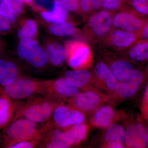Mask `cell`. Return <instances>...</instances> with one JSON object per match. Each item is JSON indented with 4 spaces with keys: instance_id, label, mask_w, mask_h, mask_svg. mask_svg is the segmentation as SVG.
Here are the masks:
<instances>
[{
    "instance_id": "obj_1",
    "label": "cell",
    "mask_w": 148,
    "mask_h": 148,
    "mask_svg": "<svg viewBox=\"0 0 148 148\" xmlns=\"http://www.w3.org/2000/svg\"><path fill=\"white\" fill-rule=\"evenodd\" d=\"M49 125V122L42 126L23 118L13 121L1 131V146L8 148L14 143L24 140H36L41 142Z\"/></svg>"
},
{
    "instance_id": "obj_2",
    "label": "cell",
    "mask_w": 148,
    "mask_h": 148,
    "mask_svg": "<svg viewBox=\"0 0 148 148\" xmlns=\"http://www.w3.org/2000/svg\"><path fill=\"white\" fill-rule=\"evenodd\" d=\"M58 104L44 95H35L28 98L26 102H22L11 122L23 118L38 124L45 123L50 119L53 110Z\"/></svg>"
},
{
    "instance_id": "obj_3",
    "label": "cell",
    "mask_w": 148,
    "mask_h": 148,
    "mask_svg": "<svg viewBox=\"0 0 148 148\" xmlns=\"http://www.w3.org/2000/svg\"><path fill=\"white\" fill-rule=\"evenodd\" d=\"M61 103L79 111L86 116H90L101 106L109 104V99L108 95L95 88L82 91Z\"/></svg>"
},
{
    "instance_id": "obj_4",
    "label": "cell",
    "mask_w": 148,
    "mask_h": 148,
    "mask_svg": "<svg viewBox=\"0 0 148 148\" xmlns=\"http://www.w3.org/2000/svg\"><path fill=\"white\" fill-rule=\"evenodd\" d=\"M16 53L20 59L38 70L45 69L49 63L45 49L35 38L19 40Z\"/></svg>"
},
{
    "instance_id": "obj_5",
    "label": "cell",
    "mask_w": 148,
    "mask_h": 148,
    "mask_svg": "<svg viewBox=\"0 0 148 148\" xmlns=\"http://www.w3.org/2000/svg\"><path fill=\"white\" fill-rule=\"evenodd\" d=\"M43 83V80L35 79L22 75L10 84L1 88L12 100L20 101L35 95H42Z\"/></svg>"
},
{
    "instance_id": "obj_6",
    "label": "cell",
    "mask_w": 148,
    "mask_h": 148,
    "mask_svg": "<svg viewBox=\"0 0 148 148\" xmlns=\"http://www.w3.org/2000/svg\"><path fill=\"white\" fill-rule=\"evenodd\" d=\"M67 52V61L72 70L89 69L93 62L91 47L81 41H67L64 45Z\"/></svg>"
},
{
    "instance_id": "obj_7",
    "label": "cell",
    "mask_w": 148,
    "mask_h": 148,
    "mask_svg": "<svg viewBox=\"0 0 148 148\" xmlns=\"http://www.w3.org/2000/svg\"><path fill=\"white\" fill-rule=\"evenodd\" d=\"M144 79L143 71L135 69L129 76L119 82L116 90L108 96L109 104L115 106L133 97L142 86Z\"/></svg>"
},
{
    "instance_id": "obj_8",
    "label": "cell",
    "mask_w": 148,
    "mask_h": 148,
    "mask_svg": "<svg viewBox=\"0 0 148 148\" xmlns=\"http://www.w3.org/2000/svg\"><path fill=\"white\" fill-rule=\"evenodd\" d=\"M113 14L103 9L92 12L84 27L87 37L93 41L98 42L103 39L112 28Z\"/></svg>"
},
{
    "instance_id": "obj_9",
    "label": "cell",
    "mask_w": 148,
    "mask_h": 148,
    "mask_svg": "<svg viewBox=\"0 0 148 148\" xmlns=\"http://www.w3.org/2000/svg\"><path fill=\"white\" fill-rule=\"evenodd\" d=\"M82 91L69 84L63 77L56 79L44 80L42 95L60 103Z\"/></svg>"
},
{
    "instance_id": "obj_10",
    "label": "cell",
    "mask_w": 148,
    "mask_h": 148,
    "mask_svg": "<svg viewBox=\"0 0 148 148\" xmlns=\"http://www.w3.org/2000/svg\"><path fill=\"white\" fill-rule=\"evenodd\" d=\"M146 18L139 16L125 5L113 15L112 28L130 33H139L144 26Z\"/></svg>"
},
{
    "instance_id": "obj_11",
    "label": "cell",
    "mask_w": 148,
    "mask_h": 148,
    "mask_svg": "<svg viewBox=\"0 0 148 148\" xmlns=\"http://www.w3.org/2000/svg\"><path fill=\"white\" fill-rule=\"evenodd\" d=\"M92 74L94 86L108 96L112 95L117 88L119 81L102 59L97 61Z\"/></svg>"
},
{
    "instance_id": "obj_12",
    "label": "cell",
    "mask_w": 148,
    "mask_h": 148,
    "mask_svg": "<svg viewBox=\"0 0 148 148\" xmlns=\"http://www.w3.org/2000/svg\"><path fill=\"white\" fill-rule=\"evenodd\" d=\"M86 116L75 109L58 103L53 110L51 121L56 127L61 129L85 122Z\"/></svg>"
},
{
    "instance_id": "obj_13",
    "label": "cell",
    "mask_w": 148,
    "mask_h": 148,
    "mask_svg": "<svg viewBox=\"0 0 148 148\" xmlns=\"http://www.w3.org/2000/svg\"><path fill=\"white\" fill-rule=\"evenodd\" d=\"M139 33H130L112 28L99 43L114 50L123 51L139 40Z\"/></svg>"
},
{
    "instance_id": "obj_14",
    "label": "cell",
    "mask_w": 148,
    "mask_h": 148,
    "mask_svg": "<svg viewBox=\"0 0 148 148\" xmlns=\"http://www.w3.org/2000/svg\"><path fill=\"white\" fill-rule=\"evenodd\" d=\"M121 119L125 124V148H144L147 147V129L140 123L130 122L123 115Z\"/></svg>"
},
{
    "instance_id": "obj_15",
    "label": "cell",
    "mask_w": 148,
    "mask_h": 148,
    "mask_svg": "<svg viewBox=\"0 0 148 148\" xmlns=\"http://www.w3.org/2000/svg\"><path fill=\"white\" fill-rule=\"evenodd\" d=\"M102 57V60L119 82L127 77L135 70L132 63L121 56H119L108 51H104Z\"/></svg>"
},
{
    "instance_id": "obj_16",
    "label": "cell",
    "mask_w": 148,
    "mask_h": 148,
    "mask_svg": "<svg viewBox=\"0 0 148 148\" xmlns=\"http://www.w3.org/2000/svg\"><path fill=\"white\" fill-rule=\"evenodd\" d=\"M121 111H116L112 105H103L90 115L89 124L91 127L106 129L121 119Z\"/></svg>"
},
{
    "instance_id": "obj_17",
    "label": "cell",
    "mask_w": 148,
    "mask_h": 148,
    "mask_svg": "<svg viewBox=\"0 0 148 148\" xmlns=\"http://www.w3.org/2000/svg\"><path fill=\"white\" fill-rule=\"evenodd\" d=\"M63 77L69 84L82 91L97 88L93 84L92 72L88 69L68 71L65 72Z\"/></svg>"
},
{
    "instance_id": "obj_18",
    "label": "cell",
    "mask_w": 148,
    "mask_h": 148,
    "mask_svg": "<svg viewBox=\"0 0 148 148\" xmlns=\"http://www.w3.org/2000/svg\"><path fill=\"white\" fill-rule=\"evenodd\" d=\"M72 146L71 143L64 131L51 122L38 147L68 148Z\"/></svg>"
},
{
    "instance_id": "obj_19",
    "label": "cell",
    "mask_w": 148,
    "mask_h": 148,
    "mask_svg": "<svg viewBox=\"0 0 148 148\" xmlns=\"http://www.w3.org/2000/svg\"><path fill=\"white\" fill-rule=\"evenodd\" d=\"M101 146L103 148H125L124 128L121 125L114 123L104 129Z\"/></svg>"
},
{
    "instance_id": "obj_20",
    "label": "cell",
    "mask_w": 148,
    "mask_h": 148,
    "mask_svg": "<svg viewBox=\"0 0 148 148\" xmlns=\"http://www.w3.org/2000/svg\"><path fill=\"white\" fill-rule=\"evenodd\" d=\"M22 101H14L0 90V132L13 119L18 106Z\"/></svg>"
},
{
    "instance_id": "obj_21",
    "label": "cell",
    "mask_w": 148,
    "mask_h": 148,
    "mask_svg": "<svg viewBox=\"0 0 148 148\" xmlns=\"http://www.w3.org/2000/svg\"><path fill=\"white\" fill-rule=\"evenodd\" d=\"M21 75L15 61L0 55V87L10 84Z\"/></svg>"
},
{
    "instance_id": "obj_22",
    "label": "cell",
    "mask_w": 148,
    "mask_h": 148,
    "mask_svg": "<svg viewBox=\"0 0 148 148\" xmlns=\"http://www.w3.org/2000/svg\"><path fill=\"white\" fill-rule=\"evenodd\" d=\"M45 49L47 53L49 63L53 66H61L67 60V52L64 46L50 40L45 41Z\"/></svg>"
},
{
    "instance_id": "obj_23",
    "label": "cell",
    "mask_w": 148,
    "mask_h": 148,
    "mask_svg": "<svg viewBox=\"0 0 148 148\" xmlns=\"http://www.w3.org/2000/svg\"><path fill=\"white\" fill-rule=\"evenodd\" d=\"M122 57L133 63H142L148 60V41H138L124 50Z\"/></svg>"
},
{
    "instance_id": "obj_24",
    "label": "cell",
    "mask_w": 148,
    "mask_h": 148,
    "mask_svg": "<svg viewBox=\"0 0 148 148\" xmlns=\"http://www.w3.org/2000/svg\"><path fill=\"white\" fill-rule=\"evenodd\" d=\"M69 12L58 0H55L53 8L50 11L40 14L44 21L49 24H59L69 20Z\"/></svg>"
},
{
    "instance_id": "obj_25",
    "label": "cell",
    "mask_w": 148,
    "mask_h": 148,
    "mask_svg": "<svg viewBox=\"0 0 148 148\" xmlns=\"http://www.w3.org/2000/svg\"><path fill=\"white\" fill-rule=\"evenodd\" d=\"M90 127L89 124L84 122L61 129L71 141L72 145L74 146L78 145L86 139Z\"/></svg>"
},
{
    "instance_id": "obj_26",
    "label": "cell",
    "mask_w": 148,
    "mask_h": 148,
    "mask_svg": "<svg viewBox=\"0 0 148 148\" xmlns=\"http://www.w3.org/2000/svg\"><path fill=\"white\" fill-rule=\"evenodd\" d=\"M38 33V24L33 19L23 18L18 22L17 36L19 40L25 38L36 39Z\"/></svg>"
},
{
    "instance_id": "obj_27",
    "label": "cell",
    "mask_w": 148,
    "mask_h": 148,
    "mask_svg": "<svg viewBox=\"0 0 148 148\" xmlns=\"http://www.w3.org/2000/svg\"><path fill=\"white\" fill-rule=\"evenodd\" d=\"M47 29L49 33L53 36L65 37L73 36L77 32L75 25L69 21L59 24H49Z\"/></svg>"
},
{
    "instance_id": "obj_28",
    "label": "cell",
    "mask_w": 148,
    "mask_h": 148,
    "mask_svg": "<svg viewBox=\"0 0 148 148\" xmlns=\"http://www.w3.org/2000/svg\"><path fill=\"white\" fill-rule=\"evenodd\" d=\"M126 5L139 16L148 17V0H127Z\"/></svg>"
},
{
    "instance_id": "obj_29",
    "label": "cell",
    "mask_w": 148,
    "mask_h": 148,
    "mask_svg": "<svg viewBox=\"0 0 148 148\" xmlns=\"http://www.w3.org/2000/svg\"><path fill=\"white\" fill-rule=\"evenodd\" d=\"M127 1V0H102L101 9L114 14L126 5Z\"/></svg>"
},
{
    "instance_id": "obj_30",
    "label": "cell",
    "mask_w": 148,
    "mask_h": 148,
    "mask_svg": "<svg viewBox=\"0 0 148 148\" xmlns=\"http://www.w3.org/2000/svg\"><path fill=\"white\" fill-rule=\"evenodd\" d=\"M55 0H34L31 7L39 14L49 12L53 8Z\"/></svg>"
},
{
    "instance_id": "obj_31",
    "label": "cell",
    "mask_w": 148,
    "mask_h": 148,
    "mask_svg": "<svg viewBox=\"0 0 148 148\" xmlns=\"http://www.w3.org/2000/svg\"><path fill=\"white\" fill-rule=\"evenodd\" d=\"M0 8L8 16L12 26H14L17 22L18 17L14 13L8 0H0Z\"/></svg>"
},
{
    "instance_id": "obj_32",
    "label": "cell",
    "mask_w": 148,
    "mask_h": 148,
    "mask_svg": "<svg viewBox=\"0 0 148 148\" xmlns=\"http://www.w3.org/2000/svg\"><path fill=\"white\" fill-rule=\"evenodd\" d=\"M13 27L8 16L0 8V34L6 35L9 34Z\"/></svg>"
},
{
    "instance_id": "obj_33",
    "label": "cell",
    "mask_w": 148,
    "mask_h": 148,
    "mask_svg": "<svg viewBox=\"0 0 148 148\" xmlns=\"http://www.w3.org/2000/svg\"><path fill=\"white\" fill-rule=\"evenodd\" d=\"M40 142L39 140H24L14 143L10 145L8 148H33L38 147Z\"/></svg>"
},
{
    "instance_id": "obj_34",
    "label": "cell",
    "mask_w": 148,
    "mask_h": 148,
    "mask_svg": "<svg viewBox=\"0 0 148 148\" xmlns=\"http://www.w3.org/2000/svg\"><path fill=\"white\" fill-rule=\"evenodd\" d=\"M69 12H80L79 0H58Z\"/></svg>"
},
{
    "instance_id": "obj_35",
    "label": "cell",
    "mask_w": 148,
    "mask_h": 148,
    "mask_svg": "<svg viewBox=\"0 0 148 148\" xmlns=\"http://www.w3.org/2000/svg\"><path fill=\"white\" fill-rule=\"evenodd\" d=\"M17 17L24 12V3L23 0H8Z\"/></svg>"
},
{
    "instance_id": "obj_36",
    "label": "cell",
    "mask_w": 148,
    "mask_h": 148,
    "mask_svg": "<svg viewBox=\"0 0 148 148\" xmlns=\"http://www.w3.org/2000/svg\"><path fill=\"white\" fill-rule=\"evenodd\" d=\"M80 12L85 14L92 13V6L90 0H79Z\"/></svg>"
},
{
    "instance_id": "obj_37",
    "label": "cell",
    "mask_w": 148,
    "mask_h": 148,
    "mask_svg": "<svg viewBox=\"0 0 148 148\" xmlns=\"http://www.w3.org/2000/svg\"><path fill=\"white\" fill-rule=\"evenodd\" d=\"M139 36L138 41H148V17L146 18L144 26L139 33Z\"/></svg>"
},
{
    "instance_id": "obj_38",
    "label": "cell",
    "mask_w": 148,
    "mask_h": 148,
    "mask_svg": "<svg viewBox=\"0 0 148 148\" xmlns=\"http://www.w3.org/2000/svg\"><path fill=\"white\" fill-rule=\"evenodd\" d=\"M93 12L101 9L102 0H90Z\"/></svg>"
},
{
    "instance_id": "obj_39",
    "label": "cell",
    "mask_w": 148,
    "mask_h": 148,
    "mask_svg": "<svg viewBox=\"0 0 148 148\" xmlns=\"http://www.w3.org/2000/svg\"><path fill=\"white\" fill-rule=\"evenodd\" d=\"M144 101L145 106L148 108V84L146 87L145 94H144Z\"/></svg>"
},
{
    "instance_id": "obj_40",
    "label": "cell",
    "mask_w": 148,
    "mask_h": 148,
    "mask_svg": "<svg viewBox=\"0 0 148 148\" xmlns=\"http://www.w3.org/2000/svg\"><path fill=\"white\" fill-rule=\"evenodd\" d=\"M5 45L4 43L2 40L0 38V55H2L3 53L5 50Z\"/></svg>"
},
{
    "instance_id": "obj_41",
    "label": "cell",
    "mask_w": 148,
    "mask_h": 148,
    "mask_svg": "<svg viewBox=\"0 0 148 148\" xmlns=\"http://www.w3.org/2000/svg\"><path fill=\"white\" fill-rule=\"evenodd\" d=\"M34 0H23L24 3L27 4V5L31 7L32 6Z\"/></svg>"
},
{
    "instance_id": "obj_42",
    "label": "cell",
    "mask_w": 148,
    "mask_h": 148,
    "mask_svg": "<svg viewBox=\"0 0 148 148\" xmlns=\"http://www.w3.org/2000/svg\"><path fill=\"white\" fill-rule=\"evenodd\" d=\"M146 145L148 148V128L147 129V137H146Z\"/></svg>"
},
{
    "instance_id": "obj_43",
    "label": "cell",
    "mask_w": 148,
    "mask_h": 148,
    "mask_svg": "<svg viewBox=\"0 0 148 148\" xmlns=\"http://www.w3.org/2000/svg\"><path fill=\"white\" fill-rule=\"evenodd\" d=\"M1 87H0V90H1Z\"/></svg>"
},
{
    "instance_id": "obj_44",
    "label": "cell",
    "mask_w": 148,
    "mask_h": 148,
    "mask_svg": "<svg viewBox=\"0 0 148 148\" xmlns=\"http://www.w3.org/2000/svg\"></svg>"
}]
</instances>
